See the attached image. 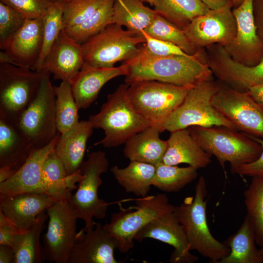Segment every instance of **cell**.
<instances>
[{
	"label": "cell",
	"mask_w": 263,
	"mask_h": 263,
	"mask_svg": "<svg viewBox=\"0 0 263 263\" xmlns=\"http://www.w3.org/2000/svg\"><path fill=\"white\" fill-rule=\"evenodd\" d=\"M207 195L206 180L201 176L195 186L194 196L185 198L173 212L184 228L190 250H196L212 263H218L229 254L230 249L210 231L207 220Z\"/></svg>",
	"instance_id": "7a4b0ae2"
},
{
	"label": "cell",
	"mask_w": 263,
	"mask_h": 263,
	"mask_svg": "<svg viewBox=\"0 0 263 263\" xmlns=\"http://www.w3.org/2000/svg\"><path fill=\"white\" fill-rule=\"evenodd\" d=\"M114 0H105L98 9L88 19L77 25L64 29L75 41L82 44L93 36L113 23V6Z\"/></svg>",
	"instance_id": "d590c367"
},
{
	"label": "cell",
	"mask_w": 263,
	"mask_h": 263,
	"mask_svg": "<svg viewBox=\"0 0 263 263\" xmlns=\"http://www.w3.org/2000/svg\"><path fill=\"white\" fill-rule=\"evenodd\" d=\"M109 165L105 153L98 150L90 153L81 167L82 177L69 202L78 219L85 222L83 231L94 227V218L103 219L106 215L109 204L98 197V189L102 183L101 174L107 171Z\"/></svg>",
	"instance_id": "30bf717a"
},
{
	"label": "cell",
	"mask_w": 263,
	"mask_h": 263,
	"mask_svg": "<svg viewBox=\"0 0 263 263\" xmlns=\"http://www.w3.org/2000/svg\"><path fill=\"white\" fill-rule=\"evenodd\" d=\"M253 0H244L232 12L236 23V34L224 48L232 59L251 66L263 58V46L257 32L253 11Z\"/></svg>",
	"instance_id": "9a60e30c"
},
{
	"label": "cell",
	"mask_w": 263,
	"mask_h": 263,
	"mask_svg": "<svg viewBox=\"0 0 263 263\" xmlns=\"http://www.w3.org/2000/svg\"><path fill=\"white\" fill-rule=\"evenodd\" d=\"M105 0H70L65 2L62 15L63 29L79 25L91 16Z\"/></svg>",
	"instance_id": "ab89813d"
},
{
	"label": "cell",
	"mask_w": 263,
	"mask_h": 263,
	"mask_svg": "<svg viewBox=\"0 0 263 263\" xmlns=\"http://www.w3.org/2000/svg\"><path fill=\"white\" fill-rule=\"evenodd\" d=\"M188 129L200 147L217 158L224 170L225 163H230L232 173L240 166L257 160L262 151L261 145L242 132L224 126Z\"/></svg>",
	"instance_id": "277c9868"
},
{
	"label": "cell",
	"mask_w": 263,
	"mask_h": 263,
	"mask_svg": "<svg viewBox=\"0 0 263 263\" xmlns=\"http://www.w3.org/2000/svg\"><path fill=\"white\" fill-rule=\"evenodd\" d=\"M125 63L112 68L94 67L84 64L70 80L72 90L79 109L88 108L97 98L103 86L111 79L128 73Z\"/></svg>",
	"instance_id": "603a6c76"
},
{
	"label": "cell",
	"mask_w": 263,
	"mask_h": 263,
	"mask_svg": "<svg viewBox=\"0 0 263 263\" xmlns=\"http://www.w3.org/2000/svg\"><path fill=\"white\" fill-rule=\"evenodd\" d=\"M249 136L261 145L262 151L261 155L255 161L242 165L237 168L232 174H238L242 176H248L251 177L254 176L263 177V139Z\"/></svg>",
	"instance_id": "ee69618b"
},
{
	"label": "cell",
	"mask_w": 263,
	"mask_h": 263,
	"mask_svg": "<svg viewBox=\"0 0 263 263\" xmlns=\"http://www.w3.org/2000/svg\"><path fill=\"white\" fill-rule=\"evenodd\" d=\"M129 86L121 84L107 96L99 112L91 115L89 120L94 128L101 129L105 136L94 145L116 147L151 124L134 109L128 95Z\"/></svg>",
	"instance_id": "3957f363"
},
{
	"label": "cell",
	"mask_w": 263,
	"mask_h": 263,
	"mask_svg": "<svg viewBox=\"0 0 263 263\" xmlns=\"http://www.w3.org/2000/svg\"><path fill=\"white\" fill-rule=\"evenodd\" d=\"M247 91L252 97L263 107V85L253 86Z\"/></svg>",
	"instance_id": "681fc988"
},
{
	"label": "cell",
	"mask_w": 263,
	"mask_h": 263,
	"mask_svg": "<svg viewBox=\"0 0 263 263\" xmlns=\"http://www.w3.org/2000/svg\"><path fill=\"white\" fill-rule=\"evenodd\" d=\"M43 74L0 63V115L16 123L36 95Z\"/></svg>",
	"instance_id": "8fae6325"
},
{
	"label": "cell",
	"mask_w": 263,
	"mask_h": 263,
	"mask_svg": "<svg viewBox=\"0 0 263 263\" xmlns=\"http://www.w3.org/2000/svg\"><path fill=\"white\" fill-rule=\"evenodd\" d=\"M220 87L212 79L192 86L181 105L157 126L160 132L168 131L171 132L191 126H224L239 131L212 105V97Z\"/></svg>",
	"instance_id": "5b68a950"
},
{
	"label": "cell",
	"mask_w": 263,
	"mask_h": 263,
	"mask_svg": "<svg viewBox=\"0 0 263 263\" xmlns=\"http://www.w3.org/2000/svg\"><path fill=\"white\" fill-rule=\"evenodd\" d=\"M43 17L27 19L12 38L4 50L0 52V63L11 64L35 71L42 48Z\"/></svg>",
	"instance_id": "e0dca14e"
},
{
	"label": "cell",
	"mask_w": 263,
	"mask_h": 263,
	"mask_svg": "<svg viewBox=\"0 0 263 263\" xmlns=\"http://www.w3.org/2000/svg\"><path fill=\"white\" fill-rule=\"evenodd\" d=\"M38 90L31 102L19 116L15 124L35 149L48 144L59 132L56 121V96L46 71Z\"/></svg>",
	"instance_id": "9c48e42d"
},
{
	"label": "cell",
	"mask_w": 263,
	"mask_h": 263,
	"mask_svg": "<svg viewBox=\"0 0 263 263\" xmlns=\"http://www.w3.org/2000/svg\"><path fill=\"white\" fill-rule=\"evenodd\" d=\"M56 201L45 192H24L0 201V210L20 230L29 229L38 215Z\"/></svg>",
	"instance_id": "cb8c5ba5"
},
{
	"label": "cell",
	"mask_w": 263,
	"mask_h": 263,
	"mask_svg": "<svg viewBox=\"0 0 263 263\" xmlns=\"http://www.w3.org/2000/svg\"><path fill=\"white\" fill-rule=\"evenodd\" d=\"M244 0H232L233 2V8H236L239 6L244 1Z\"/></svg>",
	"instance_id": "f907efd6"
},
{
	"label": "cell",
	"mask_w": 263,
	"mask_h": 263,
	"mask_svg": "<svg viewBox=\"0 0 263 263\" xmlns=\"http://www.w3.org/2000/svg\"><path fill=\"white\" fill-rule=\"evenodd\" d=\"M142 31L153 38L175 44L189 55H194L199 50L189 39L184 30L158 14Z\"/></svg>",
	"instance_id": "74e56055"
},
{
	"label": "cell",
	"mask_w": 263,
	"mask_h": 263,
	"mask_svg": "<svg viewBox=\"0 0 263 263\" xmlns=\"http://www.w3.org/2000/svg\"><path fill=\"white\" fill-rule=\"evenodd\" d=\"M135 210H120L111 216L103 227L116 240L117 249L127 253L134 246L136 234L149 223L162 215L173 211L175 206L165 194L147 196L136 200Z\"/></svg>",
	"instance_id": "ba28073f"
},
{
	"label": "cell",
	"mask_w": 263,
	"mask_h": 263,
	"mask_svg": "<svg viewBox=\"0 0 263 263\" xmlns=\"http://www.w3.org/2000/svg\"><path fill=\"white\" fill-rule=\"evenodd\" d=\"M212 103L238 130L263 139V107L248 91L220 87Z\"/></svg>",
	"instance_id": "4fadbf2b"
},
{
	"label": "cell",
	"mask_w": 263,
	"mask_h": 263,
	"mask_svg": "<svg viewBox=\"0 0 263 263\" xmlns=\"http://www.w3.org/2000/svg\"><path fill=\"white\" fill-rule=\"evenodd\" d=\"M232 5L194 18L184 29L191 42L198 49L219 44L223 47L230 43L236 34V20Z\"/></svg>",
	"instance_id": "5bb4252c"
},
{
	"label": "cell",
	"mask_w": 263,
	"mask_h": 263,
	"mask_svg": "<svg viewBox=\"0 0 263 263\" xmlns=\"http://www.w3.org/2000/svg\"><path fill=\"white\" fill-rule=\"evenodd\" d=\"M94 129L89 120H82L67 132L60 134L55 150L63 162L68 176L80 172L87 142Z\"/></svg>",
	"instance_id": "d4e9b609"
},
{
	"label": "cell",
	"mask_w": 263,
	"mask_h": 263,
	"mask_svg": "<svg viewBox=\"0 0 263 263\" xmlns=\"http://www.w3.org/2000/svg\"><path fill=\"white\" fill-rule=\"evenodd\" d=\"M192 87L144 80L129 86L128 95L136 111L151 125L158 126L181 105Z\"/></svg>",
	"instance_id": "52a82bcc"
},
{
	"label": "cell",
	"mask_w": 263,
	"mask_h": 263,
	"mask_svg": "<svg viewBox=\"0 0 263 263\" xmlns=\"http://www.w3.org/2000/svg\"><path fill=\"white\" fill-rule=\"evenodd\" d=\"M206 49L208 65L213 74L232 88L247 92L253 86L263 85V58L257 64L249 66L232 59L221 45Z\"/></svg>",
	"instance_id": "2e32d148"
},
{
	"label": "cell",
	"mask_w": 263,
	"mask_h": 263,
	"mask_svg": "<svg viewBox=\"0 0 263 263\" xmlns=\"http://www.w3.org/2000/svg\"><path fill=\"white\" fill-rule=\"evenodd\" d=\"M167 143L162 160L166 165L185 163L199 169L206 168L212 162V156L200 147L188 128L170 132Z\"/></svg>",
	"instance_id": "484cf974"
},
{
	"label": "cell",
	"mask_w": 263,
	"mask_h": 263,
	"mask_svg": "<svg viewBox=\"0 0 263 263\" xmlns=\"http://www.w3.org/2000/svg\"><path fill=\"white\" fill-rule=\"evenodd\" d=\"M27 19L13 8L0 1V49L4 50Z\"/></svg>",
	"instance_id": "60d3db41"
},
{
	"label": "cell",
	"mask_w": 263,
	"mask_h": 263,
	"mask_svg": "<svg viewBox=\"0 0 263 263\" xmlns=\"http://www.w3.org/2000/svg\"><path fill=\"white\" fill-rule=\"evenodd\" d=\"M157 240L172 246L174 250L169 259L171 263H193L198 260L192 254L184 228L173 211L166 213L154 219L135 236L134 241L144 239Z\"/></svg>",
	"instance_id": "ac0fdd59"
},
{
	"label": "cell",
	"mask_w": 263,
	"mask_h": 263,
	"mask_svg": "<svg viewBox=\"0 0 263 263\" xmlns=\"http://www.w3.org/2000/svg\"><path fill=\"white\" fill-rule=\"evenodd\" d=\"M35 149L15 123L0 115V183L15 173Z\"/></svg>",
	"instance_id": "44dd1931"
},
{
	"label": "cell",
	"mask_w": 263,
	"mask_h": 263,
	"mask_svg": "<svg viewBox=\"0 0 263 263\" xmlns=\"http://www.w3.org/2000/svg\"><path fill=\"white\" fill-rule=\"evenodd\" d=\"M143 2H147L151 5L150 0H141Z\"/></svg>",
	"instance_id": "816d5d0a"
},
{
	"label": "cell",
	"mask_w": 263,
	"mask_h": 263,
	"mask_svg": "<svg viewBox=\"0 0 263 263\" xmlns=\"http://www.w3.org/2000/svg\"><path fill=\"white\" fill-rule=\"evenodd\" d=\"M20 230L0 210V244L12 246Z\"/></svg>",
	"instance_id": "f6af8a7d"
},
{
	"label": "cell",
	"mask_w": 263,
	"mask_h": 263,
	"mask_svg": "<svg viewBox=\"0 0 263 263\" xmlns=\"http://www.w3.org/2000/svg\"><path fill=\"white\" fill-rule=\"evenodd\" d=\"M197 170L190 166L179 167L162 162L156 166L152 186L166 192L179 191L197 178Z\"/></svg>",
	"instance_id": "e575fe53"
},
{
	"label": "cell",
	"mask_w": 263,
	"mask_h": 263,
	"mask_svg": "<svg viewBox=\"0 0 263 263\" xmlns=\"http://www.w3.org/2000/svg\"><path fill=\"white\" fill-rule=\"evenodd\" d=\"M209 9H217L227 5L233 7L232 0H201Z\"/></svg>",
	"instance_id": "c3c4849f"
},
{
	"label": "cell",
	"mask_w": 263,
	"mask_h": 263,
	"mask_svg": "<svg viewBox=\"0 0 263 263\" xmlns=\"http://www.w3.org/2000/svg\"><path fill=\"white\" fill-rule=\"evenodd\" d=\"M46 212L47 229L42 238L44 260L68 263L77 233V215L68 200L56 201Z\"/></svg>",
	"instance_id": "7c38bea8"
},
{
	"label": "cell",
	"mask_w": 263,
	"mask_h": 263,
	"mask_svg": "<svg viewBox=\"0 0 263 263\" xmlns=\"http://www.w3.org/2000/svg\"><path fill=\"white\" fill-rule=\"evenodd\" d=\"M56 96L55 112L57 130L63 134L79 121V109L73 94L69 81H61L58 86H54Z\"/></svg>",
	"instance_id": "836d02e7"
},
{
	"label": "cell",
	"mask_w": 263,
	"mask_h": 263,
	"mask_svg": "<svg viewBox=\"0 0 263 263\" xmlns=\"http://www.w3.org/2000/svg\"><path fill=\"white\" fill-rule=\"evenodd\" d=\"M146 40L143 35L112 23L81 44L84 64L94 67L112 68L118 62L127 61L137 53Z\"/></svg>",
	"instance_id": "8992f818"
},
{
	"label": "cell",
	"mask_w": 263,
	"mask_h": 263,
	"mask_svg": "<svg viewBox=\"0 0 263 263\" xmlns=\"http://www.w3.org/2000/svg\"><path fill=\"white\" fill-rule=\"evenodd\" d=\"M161 133L156 126L151 125L130 138L125 143L124 156L135 160L157 165L162 162L167 140L159 137Z\"/></svg>",
	"instance_id": "4316f807"
},
{
	"label": "cell",
	"mask_w": 263,
	"mask_h": 263,
	"mask_svg": "<svg viewBox=\"0 0 263 263\" xmlns=\"http://www.w3.org/2000/svg\"><path fill=\"white\" fill-rule=\"evenodd\" d=\"M118 183L128 193L144 197L152 186L156 166L135 160H131L128 166L119 168L115 166L110 169Z\"/></svg>",
	"instance_id": "83f0119b"
},
{
	"label": "cell",
	"mask_w": 263,
	"mask_h": 263,
	"mask_svg": "<svg viewBox=\"0 0 263 263\" xmlns=\"http://www.w3.org/2000/svg\"><path fill=\"white\" fill-rule=\"evenodd\" d=\"M53 1H64V2H66L67 1H69L70 0H52Z\"/></svg>",
	"instance_id": "db71d44e"
},
{
	"label": "cell",
	"mask_w": 263,
	"mask_h": 263,
	"mask_svg": "<svg viewBox=\"0 0 263 263\" xmlns=\"http://www.w3.org/2000/svg\"><path fill=\"white\" fill-rule=\"evenodd\" d=\"M23 15L27 19L42 18L54 1L52 0H0Z\"/></svg>",
	"instance_id": "b9f144b4"
},
{
	"label": "cell",
	"mask_w": 263,
	"mask_h": 263,
	"mask_svg": "<svg viewBox=\"0 0 263 263\" xmlns=\"http://www.w3.org/2000/svg\"><path fill=\"white\" fill-rule=\"evenodd\" d=\"M124 62L129 65L125 84L144 80H156L181 86H193L212 79L205 48L193 55L156 56L139 47L137 54Z\"/></svg>",
	"instance_id": "6da1fadb"
},
{
	"label": "cell",
	"mask_w": 263,
	"mask_h": 263,
	"mask_svg": "<svg viewBox=\"0 0 263 263\" xmlns=\"http://www.w3.org/2000/svg\"><path fill=\"white\" fill-rule=\"evenodd\" d=\"M261 250V253H262V263H263V247H262Z\"/></svg>",
	"instance_id": "f5cc1de1"
},
{
	"label": "cell",
	"mask_w": 263,
	"mask_h": 263,
	"mask_svg": "<svg viewBox=\"0 0 263 263\" xmlns=\"http://www.w3.org/2000/svg\"><path fill=\"white\" fill-rule=\"evenodd\" d=\"M84 64L81 44L62 29L46 56L40 71L53 75L55 79L70 81Z\"/></svg>",
	"instance_id": "7402d4cb"
},
{
	"label": "cell",
	"mask_w": 263,
	"mask_h": 263,
	"mask_svg": "<svg viewBox=\"0 0 263 263\" xmlns=\"http://www.w3.org/2000/svg\"><path fill=\"white\" fill-rule=\"evenodd\" d=\"M253 11L257 34L263 46V0H253Z\"/></svg>",
	"instance_id": "bcb514c9"
},
{
	"label": "cell",
	"mask_w": 263,
	"mask_h": 263,
	"mask_svg": "<svg viewBox=\"0 0 263 263\" xmlns=\"http://www.w3.org/2000/svg\"><path fill=\"white\" fill-rule=\"evenodd\" d=\"M116 240L96 223L89 230L77 232L68 263H119L114 257Z\"/></svg>",
	"instance_id": "ffe728a7"
},
{
	"label": "cell",
	"mask_w": 263,
	"mask_h": 263,
	"mask_svg": "<svg viewBox=\"0 0 263 263\" xmlns=\"http://www.w3.org/2000/svg\"><path fill=\"white\" fill-rule=\"evenodd\" d=\"M158 14L184 30L195 17L209 9L201 0H150Z\"/></svg>",
	"instance_id": "1f68e13d"
},
{
	"label": "cell",
	"mask_w": 263,
	"mask_h": 263,
	"mask_svg": "<svg viewBox=\"0 0 263 263\" xmlns=\"http://www.w3.org/2000/svg\"><path fill=\"white\" fill-rule=\"evenodd\" d=\"M244 203L248 219L253 228L256 243L263 247V177H252L244 191Z\"/></svg>",
	"instance_id": "8d00e7d4"
},
{
	"label": "cell",
	"mask_w": 263,
	"mask_h": 263,
	"mask_svg": "<svg viewBox=\"0 0 263 263\" xmlns=\"http://www.w3.org/2000/svg\"><path fill=\"white\" fill-rule=\"evenodd\" d=\"M224 243L230 252L218 263H262L261 250L256 246L254 233L246 216L238 230Z\"/></svg>",
	"instance_id": "f546056e"
},
{
	"label": "cell",
	"mask_w": 263,
	"mask_h": 263,
	"mask_svg": "<svg viewBox=\"0 0 263 263\" xmlns=\"http://www.w3.org/2000/svg\"><path fill=\"white\" fill-rule=\"evenodd\" d=\"M60 134L59 132L44 147L35 149L15 173L0 183V201L21 193H45L42 167L48 155L55 149Z\"/></svg>",
	"instance_id": "d6986e66"
},
{
	"label": "cell",
	"mask_w": 263,
	"mask_h": 263,
	"mask_svg": "<svg viewBox=\"0 0 263 263\" xmlns=\"http://www.w3.org/2000/svg\"><path fill=\"white\" fill-rule=\"evenodd\" d=\"M141 34L146 41L140 45V48L148 54L162 56L171 55L189 56L172 43L153 38L143 31L141 32Z\"/></svg>",
	"instance_id": "7bdbcfd3"
},
{
	"label": "cell",
	"mask_w": 263,
	"mask_h": 263,
	"mask_svg": "<svg viewBox=\"0 0 263 263\" xmlns=\"http://www.w3.org/2000/svg\"><path fill=\"white\" fill-rule=\"evenodd\" d=\"M64 1H55L43 17L44 28L42 51L35 71L41 67L54 42L63 29L62 15Z\"/></svg>",
	"instance_id": "f35d334b"
},
{
	"label": "cell",
	"mask_w": 263,
	"mask_h": 263,
	"mask_svg": "<svg viewBox=\"0 0 263 263\" xmlns=\"http://www.w3.org/2000/svg\"><path fill=\"white\" fill-rule=\"evenodd\" d=\"M15 255L12 246L0 244V263H14Z\"/></svg>",
	"instance_id": "7dc6e473"
},
{
	"label": "cell",
	"mask_w": 263,
	"mask_h": 263,
	"mask_svg": "<svg viewBox=\"0 0 263 263\" xmlns=\"http://www.w3.org/2000/svg\"><path fill=\"white\" fill-rule=\"evenodd\" d=\"M48 219L46 210L43 211L29 229L16 236L12 245L15 255L14 263H41L45 261L40 239Z\"/></svg>",
	"instance_id": "f1b7e54d"
},
{
	"label": "cell",
	"mask_w": 263,
	"mask_h": 263,
	"mask_svg": "<svg viewBox=\"0 0 263 263\" xmlns=\"http://www.w3.org/2000/svg\"><path fill=\"white\" fill-rule=\"evenodd\" d=\"M42 180L46 193L56 201H70L72 194L67 171L55 149L48 155L44 162Z\"/></svg>",
	"instance_id": "d6a6232c"
},
{
	"label": "cell",
	"mask_w": 263,
	"mask_h": 263,
	"mask_svg": "<svg viewBox=\"0 0 263 263\" xmlns=\"http://www.w3.org/2000/svg\"><path fill=\"white\" fill-rule=\"evenodd\" d=\"M157 12L146 6L141 0H114L113 23L141 34L152 21Z\"/></svg>",
	"instance_id": "4dcf8cb0"
}]
</instances>
